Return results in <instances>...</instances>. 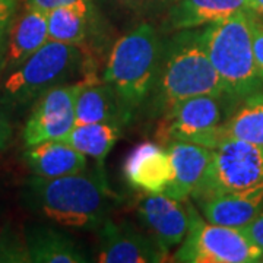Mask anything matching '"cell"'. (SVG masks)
Listing matches in <instances>:
<instances>
[{"mask_svg":"<svg viewBox=\"0 0 263 263\" xmlns=\"http://www.w3.org/2000/svg\"><path fill=\"white\" fill-rule=\"evenodd\" d=\"M25 199L32 211L57 226L91 231L108 219L114 195L98 164L56 179L32 176L25 184Z\"/></svg>","mask_w":263,"mask_h":263,"instance_id":"obj_1","label":"cell"},{"mask_svg":"<svg viewBox=\"0 0 263 263\" xmlns=\"http://www.w3.org/2000/svg\"><path fill=\"white\" fill-rule=\"evenodd\" d=\"M196 95H226L202 44V28L180 29L162 43L160 67L146 107L151 116L170 111Z\"/></svg>","mask_w":263,"mask_h":263,"instance_id":"obj_2","label":"cell"},{"mask_svg":"<svg viewBox=\"0 0 263 263\" xmlns=\"http://www.w3.org/2000/svg\"><path fill=\"white\" fill-rule=\"evenodd\" d=\"M162 40L151 24H141L119 38L108 56L104 82L119 95L130 120L149 98L160 67Z\"/></svg>","mask_w":263,"mask_h":263,"instance_id":"obj_3","label":"cell"},{"mask_svg":"<svg viewBox=\"0 0 263 263\" xmlns=\"http://www.w3.org/2000/svg\"><path fill=\"white\" fill-rule=\"evenodd\" d=\"M202 44L228 98L241 101L262 91L252 46V10L203 27Z\"/></svg>","mask_w":263,"mask_h":263,"instance_id":"obj_4","label":"cell"},{"mask_svg":"<svg viewBox=\"0 0 263 263\" xmlns=\"http://www.w3.org/2000/svg\"><path fill=\"white\" fill-rule=\"evenodd\" d=\"M82 66V51L78 46L47 41L35 54L12 70L2 86L6 105L24 107L37 101L50 88L75 76Z\"/></svg>","mask_w":263,"mask_h":263,"instance_id":"obj_5","label":"cell"},{"mask_svg":"<svg viewBox=\"0 0 263 263\" xmlns=\"http://www.w3.org/2000/svg\"><path fill=\"white\" fill-rule=\"evenodd\" d=\"M184 203L189 211V230L174 253L176 262L253 263L262 260V252L241 228L211 224L199 215L189 199Z\"/></svg>","mask_w":263,"mask_h":263,"instance_id":"obj_6","label":"cell"},{"mask_svg":"<svg viewBox=\"0 0 263 263\" xmlns=\"http://www.w3.org/2000/svg\"><path fill=\"white\" fill-rule=\"evenodd\" d=\"M263 186V146L250 142L224 139L212 149L203 183L193 195L199 202L206 197Z\"/></svg>","mask_w":263,"mask_h":263,"instance_id":"obj_7","label":"cell"},{"mask_svg":"<svg viewBox=\"0 0 263 263\" xmlns=\"http://www.w3.org/2000/svg\"><path fill=\"white\" fill-rule=\"evenodd\" d=\"M224 98L227 95H196L176 104L162 116L164 138L216 148L227 119Z\"/></svg>","mask_w":263,"mask_h":263,"instance_id":"obj_8","label":"cell"},{"mask_svg":"<svg viewBox=\"0 0 263 263\" xmlns=\"http://www.w3.org/2000/svg\"><path fill=\"white\" fill-rule=\"evenodd\" d=\"M81 82L57 85L38 98L24 127L25 146L65 141L75 127V100Z\"/></svg>","mask_w":263,"mask_h":263,"instance_id":"obj_9","label":"cell"},{"mask_svg":"<svg viewBox=\"0 0 263 263\" xmlns=\"http://www.w3.org/2000/svg\"><path fill=\"white\" fill-rule=\"evenodd\" d=\"M167 253L151 235L139 233L129 222L116 224L107 219L100 227L98 262L101 263H160Z\"/></svg>","mask_w":263,"mask_h":263,"instance_id":"obj_10","label":"cell"},{"mask_svg":"<svg viewBox=\"0 0 263 263\" xmlns=\"http://www.w3.org/2000/svg\"><path fill=\"white\" fill-rule=\"evenodd\" d=\"M138 216L151 238L167 254L187 234V206L165 193L148 195L138 206Z\"/></svg>","mask_w":263,"mask_h":263,"instance_id":"obj_11","label":"cell"},{"mask_svg":"<svg viewBox=\"0 0 263 263\" xmlns=\"http://www.w3.org/2000/svg\"><path fill=\"white\" fill-rule=\"evenodd\" d=\"M127 184L146 195L165 193L173 180V165L167 148L143 142L130 151L123 165Z\"/></svg>","mask_w":263,"mask_h":263,"instance_id":"obj_12","label":"cell"},{"mask_svg":"<svg viewBox=\"0 0 263 263\" xmlns=\"http://www.w3.org/2000/svg\"><path fill=\"white\" fill-rule=\"evenodd\" d=\"M167 151L173 165V180L165 195L184 202L193 197L203 183L212 160V149L190 142L168 141Z\"/></svg>","mask_w":263,"mask_h":263,"instance_id":"obj_13","label":"cell"},{"mask_svg":"<svg viewBox=\"0 0 263 263\" xmlns=\"http://www.w3.org/2000/svg\"><path fill=\"white\" fill-rule=\"evenodd\" d=\"M200 214L211 224L245 228L263 209V186L227 192L199 200Z\"/></svg>","mask_w":263,"mask_h":263,"instance_id":"obj_14","label":"cell"},{"mask_svg":"<svg viewBox=\"0 0 263 263\" xmlns=\"http://www.w3.org/2000/svg\"><path fill=\"white\" fill-rule=\"evenodd\" d=\"M130 122L119 95L107 82L82 81L75 100V124L113 123L124 126Z\"/></svg>","mask_w":263,"mask_h":263,"instance_id":"obj_15","label":"cell"},{"mask_svg":"<svg viewBox=\"0 0 263 263\" xmlns=\"http://www.w3.org/2000/svg\"><path fill=\"white\" fill-rule=\"evenodd\" d=\"M47 41H50L47 15L27 8L24 15L13 21L8 32L2 69L9 72L18 69Z\"/></svg>","mask_w":263,"mask_h":263,"instance_id":"obj_16","label":"cell"},{"mask_svg":"<svg viewBox=\"0 0 263 263\" xmlns=\"http://www.w3.org/2000/svg\"><path fill=\"white\" fill-rule=\"evenodd\" d=\"M24 160L31 173L44 179H56L86 170V155L62 141H46L27 146Z\"/></svg>","mask_w":263,"mask_h":263,"instance_id":"obj_17","label":"cell"},{"mask_svg":"<svg viewBox=\"0 0 263 263\" xmlns=\"http://www.w3.org/2000/svg\"><path fill=\"white\" fill-rule=\"evenodd\" d=\"M250 9L249 0H179L168 10L170 31L206 27Z\"/></svg>","mask_w":263,"mask_h":263,"instance_id":"obj_18","label":"cell"},{"mask_svg":"<svg viewBox=\"0 0 263 263\" xmlns=\"http://www.w3.org/2000/svg\"><path fill=\"white\" fill-rule=\"evenodd\" d=\"M28 262L84 263L86 254L75 240L50 227H34L27 234L25 243Z\"/></svg>","mask_w":263,"mask_h":263,"instance_id":"obj_19","label":"cell"},{"mask_svg":"<svg viewBox=\"0 0 263 263\" xmlns=\"http://www.w3.org/2000/svg\"><path fill=\"white\" fill-rule=\"evenodd\" d=\"M237 139L263 146V89L241 100L221 126V141Z\"/></svg>","mask_w":263,"mask_h":263,"instance_id":"obj_20","label":"cell"},{"mask_svg":"<svg viewBox=\"0 0 263 263\" xmlns=\"http://www.w3.org/2000/svg\"><path fill=\"white\" fill-rule=\"evenodd\" d=\"M122 136V126L113 123H91L75 124L66 136L65 143L103 164L110 151Z\"/></svg>","mask_w":263,"mask_h":263,"instance_id":"obj_21","label":"cell"},{"mask_svg":"<svg viewBox=\"0 0 263 263\" xmlns=\"http://www.w3.org/2000/svg\"><path fill=\"white\" fill-rule=\"evenodd\" d=\"M88 3L51 10L47 13L48 40L81 47L88 37Z\"/></svg>","mask_w":263,"mask_h":263,"instance_id":"obj_22","label":"cell"},{"mask_svg":"<svg viewBox=\"0 0 263 263\" xmlns=\"http://www.w3.org/2000/svg\"><path fill=\"white\" fill-rule=\"evenodd\" d=\"M252 46L256 69L263 81V16L252 10Z\"/></svg>","mask_w":263,"mask_h":263,"instance_id":"obj_23","label":"cell"},{"mask_svg":"<svg viewBox=\"0 0 263 263\" xmlns=\"http://www.w3.org/2000/svg\"><path fill=\"white\" fill-rule=\"evenodd\" d=\"M19 0H0V41L8 37L10 27L16 16Z\"/></svg>","mask_w":263,"mask_h":263,"instance_id":"obj_24","label":"cell"},{"mask_svg":"<svg viewBox=\"0 0 263 263\" xmlns=\"http://www.w3.org/2000/svg\"><path fill=\"white\" fill-rule=\"evenodd\" d=\"M86 3H88V0H27V8L43 12L47 15L51 10L59 9V8L86 5Z\"/></svg>","mask_w":263,"mask_h":263,"instance_id":"obj_25","label":"cell"},{"mask_svg":"<svg viewBox=\"0 0 263 263\" xmlns=\"http://www.w3.org/2000/svg\"><path fill=\"white\" fill-rule=\"evenodd\" d=\"M12 135H13V129H12L9 114H8V105L0 97V152L9 146Z\"/></svg>","mask_w":263,"mask_h":263,"instance_id":"obj_26","label":"cell"},{"mask_svg":"<svg viewBox=\"0 0 263 263\" xmlns=\"http://www.w3.org/2000/svg\"><path fill=\"white\" fill-rule=\"evenodd\" d=\"M245 234L249 237V240L253 243L263 254V209L259 215L245 228H241Z\"/></svg>","mask_w":263,"mask_h":263,"instance_id":"obj_27","label":"cell"},{"mask_svg":"<svg viewBox=\"0 0 263 263\" xmlns=\"http://www.w3.org/2000/svg\"><path fill=\"white\" fill-rule=\"evenodd\" d=\"M249 3H250V9L263 16V0H249Z\"/></svg>","mask_w":263,"mask_h":263,"instance_id":"obj_28","label":"cell"},{"mask_svg":"<svg viewBox=\"0 0 263 263\" xmlns=\"http://www.w3.org/2000/svg\"><path fill=\"white\" fill-rule=\"evenodd\" d=\"M5 44H6V40H5V41H0V70H2V63H3V53H5Z\"/></svg>","mask_w":263,"mask_h":263,"instance_id":"obj_29","label":"cell"},{"mask_svg":"<svg viewBox=\"0 0 263 263\" xmlns=\"http://www.w3.org/2000/svg\"><path fill=\"white\" fill-rule=\"evenodd\" d=\"M123 2L127 5H132V6H139L143 2H148V0H123Z\"/></svg>","mask_w":263,"mask_h":263,"instance_id":"obj_30","label":"cell"},{"mask_svg":"<svg viewBox=\"0 0 263 263\" xmlns=\"http://www.w3.org/2000/svg\"><path fill=\"white\" fill-rule=\"evenodd\" d=\"M176 2H179V0H161V3H162V5H168V6H173Z\"/></svg>","mask_w":263,"mask_h":263,"instance_id":"obj_31","label":"cell"}]
</instances>
